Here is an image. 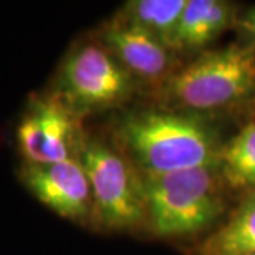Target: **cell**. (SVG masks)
<instances>
[{
    "label": "cell",
    "mask_w": 255,
    "mask_h": 255,
    "mask_svg": "<svg viewBox=\"0 0 255 255\" xmlns=\"http://www.w3.org/2000/svg\"><path fill=\"white\" fill-rule=\"evenodd\" d=\"M118 139L142 173L162 174L196 167H220L216 132L191 115L145 111L121 121Z\"/></svg>",
    "instance_id": "6da1fadb"
},
{
    "label": "cell",
    "mask_w": 255,
    "mask_h": 255,
    "mask_svg": "<svg viewBox=\"0 0 255 255\" xmlns=\"http://www.w3.org/2000/svg\"><path fill=\"white\" fill-rule=\"evenodd\" d=\"M220 167L136 176L145 220L156 236L183 237L209 228L224 211Z\"/></svg>",
    "instance_id": "7a4b0ae2"
},
{
    "label": "cell",
    "mask_w": 255,
    "mask_h": 255,
    "mask_svg": "<svg viewBox=\"0 0 255 255\" xmlns=\"http://www.w3.org/2000/svg\"><path fill=\"white\" fill-rule=\"evenodd\" d=\"M255 88V47L228 46L200 55L167 82V97L194 111H214Z\"/></svg>",
    "instance_id": "3957f363"
},
{
    "label": "cell",
    "mask_w": 255,
    "mask_h": 255,
    "mask_svg": "<svg viewBox=\"0 0 255 255\" xmlns=\"http://www.w3.org/2000/svg\"><path fill=\"white\" fill-rule=\"evenodd\" d=\"M78 159L90 179L92 214L101 226L125 230L145 220L136 176L121 156L101 142L88 140L80 146Z\"/></svg>",
    "instance_id": "277c9868"
},
{
    "label": "cell",
    "mask_w": 255,
    "mask_h": 255,
    "mask_svg": "<svg viewBox=\"0 0 255 255\" xmlns=\"http://www.w3.org/2000/svg\"><path fill=\"white\" fill-rule=\"evenodd\" d=\"M133 90L132 75L104 47L73 51L58 74L55 95L77 114L115 107Z\"/></svg>",
    "instance_id": "5b68a950"
},
{
    "label": "cell",
    "mask_w": 255,
    "mask_h": 255,
    "mask_svg": "<svg viewBox=\"0 0 255 255\" xmlns=\"http://www.w3.org/2000/svg\"><path fill=\"white\" fill-rule=\"evenodd\" d=\"M78 114L55 94L33 98L17 128V143L27 163L74 159L78 149Z\"/></svg>",
    "instance_id": "8992f818"
},
{
    "label": "cell",
    "mask_w": 255,
    "mask_h": 255,
    "mask_svg": "<svg viewBox=\"0 0 255 255\" xmlns=\"http://www.w3.org/2000/svg\"><path fill=\"white\" fill-rule=\"evenodd\" d=\"M20 180L37 200L64 219L80 220L92 213L91 184L78 157L47 164L24 162Z\"/></svg>",
    "instance_id": "52a82bcc"
},
{
    "label": "cell",
    "mask_w": 255,
    "mask_h": 255,
    "mask_svg": "<svg viewBox=\"0 0 255 255\" xmlns=\"http://www.w3.org/2000/svg\"><path fill=\"white\" fill-rule=\"evenodd\" d=\"M102 43L130 75L157 80L170 68V50L143 30L118 17L104 28Z\"/></svg>",
    "instance_id": "ba28073f"
},
{
    "label": "cell",
    "mask_w": 255,
    "mask_h": 255,
    "mask_svg": "<svg viewBox=\"0 0 255 255\" xmlns=\"http://www.w3.org/2000/svg\"><path fill=\"white\" fill-rule=\"evenodd\" d=\"M234 20V6L219 0H187L174 34L173 50L199 48L219 37Z\"/></svg>",
    "instance_id": "9c48e42d"
},
{
    "label": "cell",
    "mask_w": 255,
    "mask_h": 255,
    "mask_svg": "<svg viewBox=\"0 0 255 255\" xmlns=\"http://www.w3.org/2000/svg\"><path fill=\"white\" fill-rule=\"evenodd\" d=\"M187 0H132L124 6L118 18L143 30L173 50L174 34Z\"/></svg>",
    "instance_id": "30bf717a"
},
{
    "label": "cell",
    "mask_w": 255,
    "mask_h": 255,
    "mask_svg": "<svg viewBox=\"0 0 255 255\" xmlns=\"http://www.w3.org/2000/svg\"><path fill=\"white\" fill-rule=\"evenodd\" d=\"M255 254V193L248 196L228 221L204 240L197 255Z\"/></svg>",
    "instance_id": "8fae6325"
},
{
    "label": "cell",
    "mask_w": 255,
    "mask_h": 255,
    "mask_svg": "<svg viewBox=\"0 0 255 255\" xmlns=\"http://www.w3.org/2000/svg\"><path fill=\"white\" fill-rule=\"evenodd\" d=\"M220 173L234 189L255 186V122H248L221 147Z\"/></svg>",
    "instance_id": "7c38bea8"
},
{
    "label": "cell",
    "mask_w": 255,
    "mask_h": 255,
    "mask_svg": "<svg viewBox=\"0 0 255 255\" xmlns=\"http://www.w3.org/2000/svg\"><path fill=\"white\" fill-rule=\"evenodd\" d=\"M241 28L246 33L251 44L250 46L255 47V7L247 11L246 14L241 18Z\"/></svg>",
    "instance_id": "4fadbf2b"
},
{
    "label": "cell",
    "mask_w": 255,
    "mask_h": 255,
    "mask_svg": "<svg viewBox=\"0 0 255 255\" xmlns=\"http://www.w3.org/2000/svg\"><path fill=\"white\" fill-rule=\"evenodd\" d=\"M251 255H255V254H251Z\"/></svg>",
    "instance_id": "5bb4252c"
}]
</instances>
